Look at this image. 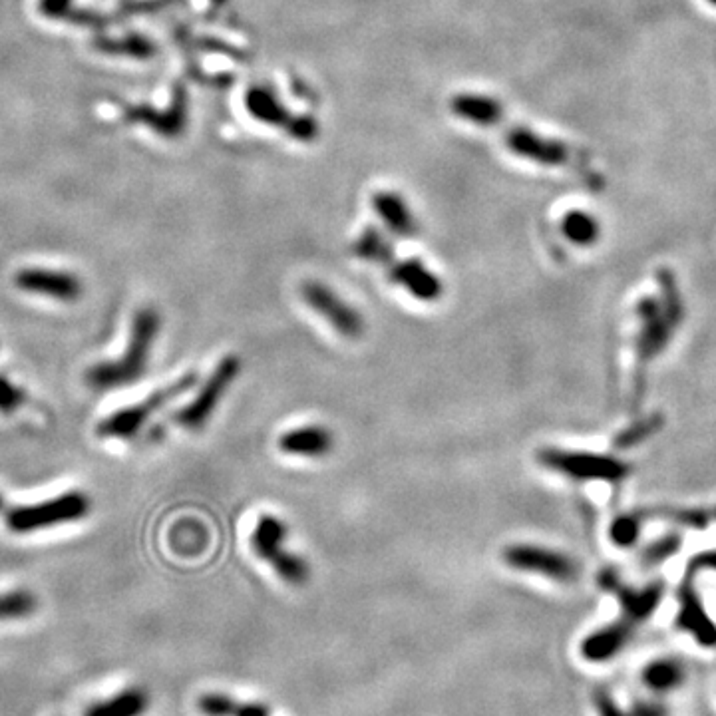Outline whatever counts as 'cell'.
I'll return each instance as SVG.
<instances>
[{
  "label": "cell",
  "instance_id": "1",
  "mask_svg": "<svg viewBox=\"0 0 716 716\" xmlns=\"http://www.w3.org/2000/svg\"><path fill=\"white\" fill-rule=\"evenodd\" d=\"M162 313L156 307H142L136 311L130 327V339L118 358L92 364L84 372V380L92 390L106 392L136 384L150 366L154 345L162 333Z\"/></svg>",
  "mask_w": 716,
  "mask_h": 716
},
{
  "label": "cell",
  "instance_id": "2",
  "mask_svg": "<svg viewBox=\"0 0 716 716\" xmlns=\"http://www.w3.org/2000/svg\"><path fill=\"white\" fill-rule=\"evenodd\" d=\"M92 514V500L82 490H68L58 496L22 504L8 506L2 514L6 530L14 536H30L58 526H68L86 520Z\"/></svg>",
  "mask_w": 716,
  "mask_h": 716
},
{
  "label": "cell",
  "instance_id": "3",
  "mask_svg": "<svg viewBox=\"0 0 716 716\" xmlns=\"http://www.w3.org/2000/svg\"><path fill=\"white\" fill-rule=\"evenodd\" d=\"M663 295H665L663 299L645 297L637 307V317H639L637 353L641 362L655 360L665 351L681 319L677 285L673 283V277L667 271L663 273Z\"/></svg>",
  "mask_w": 716,
  "mask_h": 716
},
{
  "label": "cell",
  "instance_id": "4",
  "mask_svg": "<svg viewBox=\"0 0 716 716\" xmlns=\"http://www.w3.org/2000/svg\"><path fill=\"white\" fill-rule=\"evenodd\" d=\"M197 380H199L197 372H185L176 380H172L168 386L150 392L144 400L104 416L96 426V436L102 440L136 438L144 430V426L154 418V414H158L170 402H174L181 394L191 390L197 384Z\"/></svg>",
  "mask_w": 716,
  "mask_h": 716
},
{
  "label": "cell",
  "instance_id": "5",
  "mask_svg": "<svg viewBox=\"0 0 716 716\" xmlns=\"http://www.w3.org/2000/svg\"><path fill=\"white\" fill-rule=\"evenodd\" d=\"M537 462L561 476L575 482H607L619 484L631 474V466L609 454L565 450V448H541Z\"/></svg>",
  "mask_w": 716,
  "mask_h": 716
},
{
  "label": "cell",
  "instance_id": "6",
  "mask_svg": "<svg viewBox=\"0 0 716 716\" xmlns=\"http://www.w3.org/2000/svg\"><path fill=\"white\" fill-rule=\"evenodd\" d=\"M287 537L289 528L285 526V522H281L277 516L265 514L255 524V530L251 534V549L265 563H269L283 581L291 585H303L309 581L311 567L305 557L285 547Z\"/></svg>",
  "mask_w": 716,
  "mask_h": 716
},
{
  "label": "cell",
  "instance_id": "7",
  "mask_svg": "<svg viewBox=\"0 0 716 716\" xmlns=\"http://www.w3.org/2000/svg\"><path fill=\"white\" fill-rule=\"evenodd\" d=\"M239 372H241V358L235 355L221 358L213 368V372L209 374V378L201 382L193 400H189L174 414V422L189 432L201 430L211 420L215 408L219 406V402L223 400V396L227 394Z\"/></svg>",
  "mask_w": 716,
  "mask_h": 716
},
{
  "label": "cell",
  "instance_id": "8",
  "mask_svg": "<svg viewBox=\"0 0 716 716\" xmlns=\"http://www.w3.org/2000/svg\"><path fill=\"white\" fill-rule=\"evenodd\" d=\"M508 567L547 577L557 583H571L579 577V563L563 553L534 543H514L502 551Z\"/></svg>",
  "mask_w": 716,
  "mask_h": 716
},
{
  "label": "cell",
  "instance_id": "9",
  "mask_svg": "<svg viewBox=\"0 0 716 716\" xmlns=\"http://www.w3.org/2000/svg\"><path fill=\"white\" fill-rule=\"evenodd\" d=\"M301 297L305 305L323 317L343 339L355 341L364 333V319L353 305L339 297L329 285L319 281H307L301 287Z\"/></svg>",
  "mask_w": 716,
  "mask_h": 716
},
{
  "label": "cell",
  "instance_id": "10",
  "mask_svg": "<svg viewBox=\"0 0 716 716\" xmlns=\"http://www.w3.org/2000/svg\"><path fill=\"white\" fill-rule=\"evenodd\" d=\"M14 285L22 293L54 299L58 303H76L84 295L82 279L62 269L22 267L14 275Z\"/></svg>",
  "mask_w": 716,
  "mask_h": 716
},
{
  "label": "cell",
  "instance_id": "11",
  "mask_svg": "<svg viewBox=\"0 0 716 716\" xmlns=\"http://www.w3.org/2000/svg\"><path fill=\"white\" fill-rule=\"evenodd\" d=\"M633 633L635 623L621 617L587 635L581 643V657L589 663H607L631 643Z\"/></svg>",
  "mask_w": 716,
  "mask_h": 716
},
{
  "label": "cell",
  "instance_id": "12",
  "mask_svg": "<svg viewBox=\"0 0 716 716\" xmlns=\"http://www.w3.org/2000/svg\"><path fill=\"white\" fill-rule=\"evenodd\" d=\"M390 281L394 285L406 289L414 299L424 301V303L438 301L444 293V287H442V281L438 279V275H434L418 259H408V261L392 265Z\"/></svg>",
  "mask_w": 716,
  "mask_h": 716
},
{
  "label": "cell",
  "instance_id": "13",
  "mask_svg": "<svg viewBox=\"0 0 716 716\" xmlns=\"http://www.w3.org/2000/svg\"><path fill=\"white\" fill-rule=\"evenodd\" d=\"M335 448V436L327 426L309 424L285 432L279 438V450L289 456L323 458Z\"/></svg>",
  "mask_w": 716,
  "mask_h": 716
},
{
  "label": "cell",
  "instance_id": "14",
  "mask_svg": "<svg viewBox=\"0 0 716 716\" xmlns=\"http://www.w3.org/2000/svg\"><path fill=\"white\" fill-rule=\"evenodd\" d=\"M603 585L617 595L621 609H623V617L635 625L643 623L659 607L661 597H663L661 585H651L645 589H631V587L613 583L611 577H603Z\"/></svg>",
  "mask_w": 716,
  "mask_h": 716
},
{
  "label": "cell",
  "instance_id": "15",
  "mask_svg": "<svg viewBox=\"0 0 716 716\" xmlns=\"http://www.w3.org/2000/svg\"><path fill=\"white\" fill-rule=\"evenodd\" d=\"M150 705L152 699L144 687H128L90 705L84 716H144L150 711Z\"/></svg>",
  "mask_w": 716,
  "mask_h": 716
},
{
  "label": "cell",
  "instance_id": "16",
  "mask_svg": "<svg viewBox=\"0 0 716 716\" xmlns=\"http://www.w3.org/2000/svg\"><path fill=\"white\" fill-rule=\"evenodd\" d=\"M685 679L687 671L677 659H655L647 663L641 673L643 685L659 695L677 691L685 683Z\"/></svg>",
  "mask_w": 716,
  "mask_h": 716
},
{
  "label": "cell",
  "instance_id": "17",
  "mask_svg": "<svg viewBox=\"0 0 716 716\" xmlns=\"http://www.w3.org/2000/svg\"><path fill=\"white\" fill-rule=\"evenodd\" d=\"M679 625L693 633L695 639L703 645H715L716 643V627L711 621V617L705 613L703 603L699 601L697 595H693L691 591L683 593V603H681V613H679Z\"/></svg>",
  "mask_w": 716,
  "mask_h": 716
},
{
  "label": "cell",
  "instance_id": "18",
  "mask_svg": "<svg viewBox=\"0 0 716 716\" xmlns=\"http://www.w3.org/2000/svg\"><path fill=\"white\" fill-rule=\"evenodd\" d=\"M197 709L205 716H271L267 705L237 703L229 695L205 693L197 699Z\"/></svg>",
  "mask_w": 716,
  "mask_h": 716
},
{
  "label": "cell",
  "instance_id": "19",
  "mask_svg": "<svg viewBox=\"0 0 716 716\" xmlns=\"http://www.w3.org/2000/svg\"><path fill=\"white\" fill-rule=\"evenodd\" d=\"M183 94H179L178 100H176V106L164 114L152 110V108H146V106H138V108H130L126 110V120L130 122H142V124H148L152 126L156 132L160 134H166V136H174L178 134L183 126Z\"/></svg>",
  "mask_w": 716,
  "mask_h": 716
},
{
  "label": "cell",
  "instance_id": "20",
  "mask_svg": "<svg viewBox=\"0 0 716 716\" xmlns=\"http://www.w3.org/2000/svg\"><path fill=\"white\" fill-rule=\"evenodd\" d=\"M561 231L567 237V241H571L573 245H579V247H591L601 237L599 221L591 213H585V211H569L563 217Z\"/></svg>",
  "mask_w": 716,
  "mask_h": 716
},
{
  "label": "cell",
  "instance_id": "21",
  "mask_svg": "<svg viewBox=\"0 0 716 716\" xmlns=\"http://www.w3.org/2000/svg\"><path fill=\"white\" fill-rule=\"evenodd\" d=\"M38 611V597L26 587L0 593V623L26 619Z\"/></svg>",
  "mask_w": 716,
  "mask_h": 716
},
{
  "label": "cell",
  "instance_id": "22",
  "mask_svg": "<svg viewBox=\"0 0 716 716\" xmlns=\"http://www.w3.org/2000/svg\"><path fill=\"white\" fill-rule=\"evenodd\" d=\"M98 50L108 54H120L130 58H150L156 52V46L142 34H126L122 38H98L96 40Z\"/></svg>",
  "mask_w": 716,
  "mask_h": 716
},
{
  "label": "cell",
  "instance_id": "23",
  "mask_svg": "<svg viewBox=\"0 0 716 716\" xmlns=\"http://www.w3.org/2000/svg\"><path fill=\"white\" fill-rule=\"evenodd\" d=\"M376 211L380 213V217L386 221V225L398 233V235H412L416 231L414 219L410 217L408 209L402 205L400 199L396 197H378L376 199Z\"/></svg>",
  "mask_w": 716,
  "mask_h": 716
},
{
  "label": "cell",
  "instance_id": "24",
  "mask_svg": "<svg viewBox=\"0 0 716 716\" xmlns=\"http://www.w3.org/2000/svg\"><path fill=\"white\" fill-rule=\"evenodd\" d=\"M355 253L358 257L372 261V263H390L392 251L390 245L384 241L382 235H378L374 229H368L355 245Z\"/></svg>",
  "mask_w": 716,
  "mask_h": 716
},
{
  "label": "cell",
  "instance_id": "25",
  "mask_svg": "<svg viewBox=\"0 0 716 716\" xmlns=\"http://www.w3.org/2000/svg\"><path fill=\"white\" fill-rule=\"evenodd\" d=\"M641 530H643L641 520L635 514H623L613 520V524L609 528V537L617 547L627 549L639 541Z\"/></svg>",
  "mask_w": 716,
  "mask_h": 716
},
{
  "label": "cell",
  "instance_id": "26",
  "mask_svg": "<svg viewBox=\"0 0 716 716\" xmlns=\"http://www.w3.org/2000/svg\"><path fill=\"white\" fill-rule=\"evenodd\" d=\"M26 390L8 374L0 372V414L10 416L26 404Z\"/></svg>",
  "mask_w": 716,
  "mask_h": 716
},
{
  "label": "cell",
  "instance_id": "27",
  "mask_svg": "<svg viewBox=\"0 0 716 716\" xmlns=\"http://www.w3.org/2000/svg\"><path fill=\"white\" fill-rule=\"evenodd\" d=\"M72 2L74 0H38V10L52 20H68L72 14Z\"/></svg>",
  "mask_w": 716,
  "mask_h": 716
},
{
  "label": "cell",
  "instance_id": "28",
  "mask_svg": "<svg viewBox=\"0 0 716 716\" xmlns=\"http://www.w3.org/2000/svg\"><path fill=\"white\" fill-rule=\"evenodd\" d=\"M593 701H595V709L599 716H629L617 707V703L611 699V695L607 691L597 689L593 695Z\"/></svg>",
  "mask_w": 716,
  "mask_h": 716
},
{
  "label": "cell",
  "instance_id": "29",
  "mask_svg": "<svg viewBox=\"0 0 716 716\" xmlns=\"http://www.w3.org/2000/svg\"><path fill=\"white\" fill-rule=\"evenodd\" d=\"M629 716H667V711H665L663 705L651 701V703H639V705L629 713Z\"/></svg>",
  "mask_w": 716,
  "mask_h": 716
},
{
  "label": "cell",
  "instance_id": "30",
  "mask_svg": "<svg viewBox=\"0 0 716 716\" xmlns=\"http://www.w3.org/2000/svg\"><path fill=\"white\" fill-rule=\"evenodd\" d=\"M10 504H8V500H6V496L0 492V516L6 512V508H8Z\"/></svg>",
  "mask_w": 716,
  "mask_h": 716
},
{
  "label": "cell",
  "instance_id": "31",
  "mask_svg": "<svg viewBox=\"0 0 716 716\" xmlns=\"http://www.w3.org/2000/svg\"><path fill=\"white\" fill-rule=\"evenodd\" d=\"M709 2H711V4H715L716 6V0H709Z\"/></svg>",
  "mask_w": 716,
  "mask_h": 716
}]
</instances>
